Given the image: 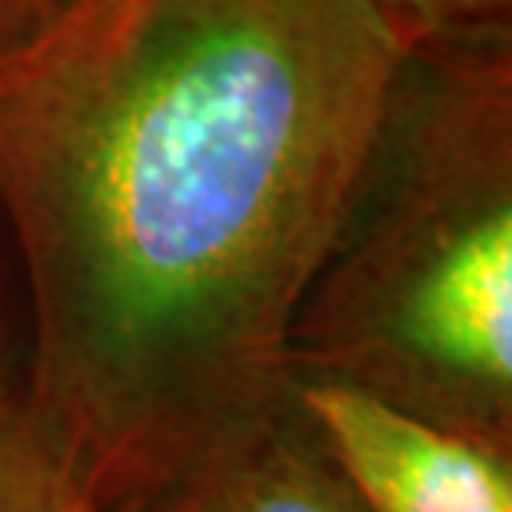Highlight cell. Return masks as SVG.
I'll list each match as a JSON object with an SVG mask.
<instances>
[{
	"instance_id": "1",
	"label": "cell",
	"mask_w": 512,
	"mask_h": 512,
	"mask_svg": "<svg viewBox=\"0 0 512 512\" xmlns=\"http://www.w3.org/2000/svg\"><path fill=\"white\" fill-rule=\"evenodd\" d=\"M409 50L376 0H64L0 54L30 429L90 512L286 393Z\"/></svg>"
},
{
	"instance_id": "2",
	"label": "cell",
	"mask_w": 512,
	"mask_h": 512,
	"mask_svg": "<svg viewBox=\"0 0 512 512\" xmlns=\"http://www.w3.org/2000/svg\"><path fill=\"white\" fill-rule=\"evenodd\" d=\"M286 366L512 456V30L409 50Z\"/></svg>"
},
{
	"instance_id": "3",
	"label": "cell",
	"mask_w": 512,
	"mask_h": 512,
	"mask_svg": "<svg viewBox=\"0 0 512 512\" xmlns=\"http://www.w3.org/2000/svg\"><path fill=\"white\" fill-rule=\"evenodd\" d=\"M370 512H512V456L333 383L290 380Z\"/></svg>"
},
{
	"instance_id": "4",
	"label": "cell",
	"mask_w": 512,
	"mask_h": 512,
	"mask_svg": "<svg viewBox=\"0 0 512 512\" xmlns=\"http://www.w3.org/2000/svg\"><path fill=\"white\" fill-rule=\"evenodd\" d=\"M140 512H370L286 386L227 429Z\"/></svg>"
},
{
	"instance_id": "5",
	"label": "cell",
	"mask_w": 512,
	"mask_h": 512,
	"mask_svg": "<svg viewBox=\"0 0 512 512\" xmlns=\"http://www.w3.org/2000/svg\"><path fill=\"white\" fill-rule=\"evenodd\" d=\"M30 366H34V330L24 270L14 240L0 217V439L30 429Z\"/></svg>"
},
{
	"instance_id": "6",
	"label": "cell",
	"mask_w": 512,
	"mask_h": 512,
	"mask_svg": "<svg viewBox=\"0 0 512 512\" xmlns=\"http://www.w3.org/2000/svg\"><path fill=\"white\" fill-rule=\"evenodd\" d=\"M0 512H90L34 429L0 439Z\"/></svg>"
},
{
	"instance_id": "7",
	"label": "cell",
	"mask_w": 512,
	"mask_h": 512,
	"mask_svg": "<svg viewBox=\"0 0 512 512\" xmlns=\"http://www.w3.org/2000/svg\"><path fill=\"white\" fill-rule=\"evenodd\" d=\"M409 44L509 30L512 0H376Z\"/></svg>"
},
{
	"instance_id": "8",
	"label": "cell",
	"mask_w": 512,
	"mask_h": 512,
	"mask_svg": "<svg viewBox=\"0 0 512 512\" xmlns=\"http://www.w3.org/2000/svg\"><path fill=\"white\" fill-rule=\"evenodd\" d=\"M64 0H0V34L10 44H17L20 37L30 34L37 24L54 14Z\"/></svg>"
},
{
	"instance_id": "9",
	"label": "cell",
	"mask_w": 512,
	"mask_h": 512,
	"mask_svg": "<svg viewBox=\"0 0 512 512\" xmlns=\"http://www.w3.org/2000/svg\"><path fill=\"white\" fill-rule=\"evenodd\" d=\"M7 47H10V40H7L4 34H0V54H4V50H7Z\"/></svg>"
}]
</instances>
